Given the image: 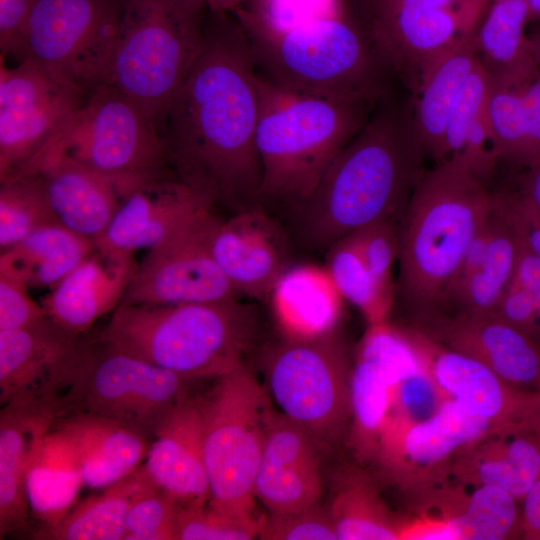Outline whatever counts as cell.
Masks as SVG:
<instances>
[{"label":"cell","mask_w":540,"mask_h":540,"mask_svg":"<svg viewBox=\"0 0 540 540\" xmlns=\"http://www.w3.org/2000/svg\"><path fill=\"white\" fill-rule=\"evenodd\" d=\"M259 103L246 32L233 13L208 10L204 44L165 116L166 166L214 207H258Z\"/></svg>","instance_id":"cell-1"},{"label":"cell","mask_w":540,"mask_h":540,"mask_svg":"<svg viewBox=\"0 0 540 540\" xmlns=\"http://www.w3.org/2000/svg\"><path fill=\"white\" fill-rule=\"evenodd\" d=\"M426 157L413 108L388 94L297 206L304 238L330 248L372 224L399 221Z\"/></svg>","instance_id":"cell-2"},{"label":"cell","mask_w":540,"mask_h":540,"mask_svg":"<svg viewBox=\"0 0 540 540\" xmlns=\"http://www.w3.org/2000/svg\"><path fill=\"white\" fill-rule=\"evenodd\" d=\"M492 207L493 192L460 156L425 170L398 222L395 297L412 323L443 311L465 252Z\"/></svg>","instance_id":"cell-3"},{"label":"cell","mask_w":540,"mask_h":540,"mask_svg":"<svg viewBox=\"0 0 540 540\" xmlns=\"http://www.w3.org/2000/svg\"><path fill=\"white\" fill-rule=\"evenodd\" d=\"M256 73L299 94L379 103L392 78L368 36L343 9L276 26L239 8Z\"/></svg>","instance_id":"cell-4"},{"label":"cell","mask_w":540,"mask_h":540,"mask_svg":"<svg viewBox=\"0 0 540 540\" xmlns=\"http://www.w3.org/2000/svg\"><path fill=\"white\" fill-rule=\"evenodd\" d=\"M256 72V71H255ZM261 201L299 206L378 103L282 89L256 73Z\"/></svg>","instance_id":"cell-5"},{"label":"cell","mask_w":540,"mask_h":540,"mask_svg":"<svg viewBox=\"0 0 540 540\" xmlns=\"http://www.w3.org/2000/svg\"><path fill=\"white\" fill-rule=\"evenodd\" d=\"M252 308L237 299L177 305H119L100 332L106 344L200 381L243 363L253 341Z\"/></svg>","instance_id":"cell-6"},{"label":"cell","mask_w":540,"mask_h":540,"mask_svg":"<svg viewBox=\"0 0 540 540\" xmlns=\"http://www.w3.org/2000/svg\"><path fill=\"white\" fill-rule=\"evenodd\" d=\"M203 0H123L107 84L136 101L160 131L204 44Z\"/></svg>","instance_id":"cell-7"},{"label":"cell","mask_w":540,"mask_h":540,"mask_svg":"<svg viewBox=\"0 0 540 540\" xmlns=\"http://www.w3.org/2000/svg\"><path fill=\"white\" fill-rule=\"evenodd\" d=\"M197 402L203 421V450L209 504L232 516H254V483L261 462L267 390L244 362L217 377Z\"/></svg>","instance_id":"cell-8"},{"label":"cell","mask_w":540,"mask_h":540,"mask_svg":"<svg viewBox=\"0 0 540 540\" xmlns=\"http://www.w3.org/2000/svg\"><path fill=\"white\" fill-rule=\"evenodd\" d=\"M53 159L124 179H147L168 171L156 122L111 84L87 98L32 173Z\"/></svg>","instance_id":"cell-9"},{"label":"cell","mask_w":540,"mask_h":540,"mask_svg":"<svg viewBox=\"0 0 540 540\" xmlns=\"http://www.w3.org/2000/svg\"><path fill=\"white\" fill-rule=\"evenodd\" d=\"M123 0H33L16 60L87 95L107 84Z\"/></svg>","instance_id":"cell-10"},{"label":"cell","mask_w":540,"mask_h":540,"mask_svg":"<svg viewBox=\"0 0 540 540\" xmlns=\"http://www.w3.org/2000/svg\"><path fill=\"white\" fill-rule=\"evenodd\" d=\"M272 399L318 447L339 442L351 420L346 351L333 333L305 340L287 339L271 349L264 363Z\"/></svg>","instance_id":"cell-11"},{"label":"cell","mask_w":540,"mask_h":540,"mask_svg":"<svg viewBox=\"0 0 540 540\" xmlns=\"http://www.w3.org/2000/svg\"><path fill=\"white\" fill-rule=\"evenodd\" d=\"M195 382L118 350L98 336L90 341L82 372L61 416L89 413L153 438L167 416L192 396Z\"/></svg>","instance_id":"cell-12"},{"label":"cell","mask_w":540,"mask_h":540,"mask_svg":"<svg viewBox=\"0 0 540 540\" xmlns=\"http://www.w3.org/2000/svg\"><path fill=\"white\" fill-rule=\"evenodd\" d=\"M0 67V182L31 174L90 95L41 66Z\"/></svg>","instance_id":"cell-13"},{"label":"cell","mask_w":540,"mask_h":540,"mask_svg":"<svg viewBox=\"0 0 540 540\" xmlns=\"http://www.w3.org/2000/svg\"><path fill=\"white\" fill-rule=\"evenodd\" d=\"M90 341L72 336L48 317L0 331V403H38L60 417L85 363Z\"/></svg>","instance_id":"cell-14"},{"label":"cell","mask_w":540,"mask_h":540,"mask_svg":"<svg viewBox=\"0 0 540 540\" xmlns=\"http://www.w3.org/2000/svg\"><path fill=\"white\" fill-rule=\"evenodd\" d=\"M213 216L150 249L120 305H177L237 299L239 293L208 248Z\"/></svg>","instance_id":"cell-15"},{"label":"cell","mask_w":540,"mask_h":540,"mask_svg":"<svg viewBox=\"0 0 540 540\" xmlns=\"http://www.w3.org/2000/svg\"><path fill=\"white\" fill-rule=\"evenodd\" d=\"M351 14L389 75L416 93L424 69L461 36L474 33L484 15L453 8Z\"/></svg>","instance_id":"cell-16"},{"label":"cell","mask_w":540,"mask_h":540,"mask_svg":"<svg viewBox=\"0 0 540 540\" xmlns=\"http://www.w3.org/2000/svg\"><path fill=\"white\" fill-rule=\"evenodd\" d=\"M213 209L207 198L166 171L145 180L125 197L95 246L135 255L209 220L215 216Z\"/></svg>","instance_id":"cell-17"},{"label":"cell","mask_w":540,"mask_h":540,"mask_svg":"<svg viewBox=\"0 0 540 540\" xmlns=\"http://www.w3.org/2000/svg\"><path fill=\"white\" fill-rule=\"evenodd\" d=\"M412 333L441 392L488 421L497 433L535 428L540 422L537 393L509 384L472 357L445 348L415 330Z\"/></svg>","instance_id":"cell-18"},{"label":"cell","mask_w":540,"mask_h":540,"mask_svg":"<svg viewBox=\"0 0 540 540\" xmlns=\"http://www.w3.org/2000/svg\"><path fill=\"white\" fill-rule=\"evenodd\" d=\"M414 330L433 342L483 363L509 384L540 390V344L495 316L436 313Z\"/></svg>","instance_id":"cell-19"},{"label":"cell","mask_w":540,"mask_h":540,"mask_svg":"<svg viewBox=\"0 0 540 540\" xmlns=\"http://www.w3.org/2000/svg\"><path fill=\"white\" fill-rule=\"evenodd\" d=\"M215 262L239 294L269 297L288 266L283 230L259 206L216 218L207 236Z\"/></svg>","instance_id":"cell-20"},{"label":"cell","mask_w":540,"mask_h":540,"mask_svg":"<svg viewBox=\"0 0 540 540\" xmlns=\"http://www.w3.org/2000/svg\"><path fill=\"white\" fill-rule=\"evenodd\" d=\"M318 445L299 425L270 408L254 495L271 513L320 504L323 480Z\"/></svg>","instance_id":"cell-21"},{"label":"cell","mask_w":540,"mask_h":540,"mask_svg":"<svg viewBox=\"0 0 540 540\" xmlns=\"http://www.w3.org/2000/svg\"><path fill=\"white\" fill-rule=\"evenodd\" d=\"M497 433L492 425L446 398L429 417L416 422H387L377 452L388 466L432 471L477 442Z\"/></svg>","instance_id":"cell-22"},{"label":"cell","mask_w":540,"mask_h":540,"mask_svg":"<svg viewBox=\"0 0 540 540\" xmlns=\"http://www.w3.org/2000/svg\"><path fill=\"white\" fill-rule=\"evenodd\" d=\"M133 254L96 248L42 299L46 316L72 336L85 333L96 320L114 311L136 272Z\"/></svg>","instance_id":"cell-23"},{"label":"cell","mask_w":540,"mask_h":540,"mask_svg":"<svg viewBox=\"0 0 540 540\" xmlns=\"http://www.w3.org/2000/svg\"><path fill=\"white\" fill-rule=\"evenodd\" d=\"M32 174L39 175L57 223L94 243L125 197L149 179L112 177L66 159L47 161Z\"/></svg>","instance_id":"cell-24"},{"label":"cell","mask_w":540,"mask_h":540,"mask_svg":"<svg viewBox=\"0 0 540 540\" xmlns=\"http://www.w3.org/2000/svg\"><path fill=\"white\" fill-rule=\"evenodd\" d=\"M150 444L144 469L179 506L209 503L203 450V421L197 397L178 405L162 422Z\"/></svg>","instance_id":"cell-25"},{"label":"cell","mask_w":540,"mask_h":540,"mask_svg":"<svg viewBox=\"0 0 540 540\" xmlns=\"http://www.w3.org/2000/svg\"><path fill=\"white\" fill-rule=\"evenodd\" d=\"M55 410L15 400L0 411V538L27 526L25 477L36 443L57 419Z\"/></svg>","instance_id":"cell-26"},{"label":"cell","mask_w":540,"mask_h":540,"mask_svg":"<svg viewBox=\"0 0 540 540\" xmlns=\"http://www.w3.org/2000/svg\"><path fill=\"white\" fill-rule=\"evenodd\" d=\"M53 427L64 434L77 453L84 485L104 489L142 465L150 444L141 433L89 413H69Z\"/></svg>","instance_id":"cell-27"},{"label":"cell","mask_w":540,"mask_h":540,"mask_svg":"<svg viewBox=\"0 0 540 540\" xmlns=\"http://www.w3.org/2000/svg\"><path fill=\"white\" fill-rule=\"evenodd\" d=\"M275 320L287 339L305 340L333 333L344 300L325 267H288L270 295Z\"/></svg>","instance_id":"cell-28"},{"label":"cell","mask_w":540,"mask_h":540,"mask_svg":"<svg viewBox=\"0 0 540 540\" xmlns=\"http://www.w3.org/2000/svg\"><path fill=\"white\" fill-rule=\"evenodd\" d=\"M453 472L463 482L501 488L522 502L540 477V435L535 428L491 434L461 453Z\"/></svg>","instance_id":"cell-29"},{"label":"cell","mask_w":540,"mask_h":540,"mask_svg":"<svg viewBox=\"0 0 540 540\" xmlns=\"http://www.w3.org/2000/svg\"><path fill=\"white\" fill-rule=\"evenodd\" d=\"M479 61L471 33L446 48L421 75L413 119L427 157L437 163L447 158L445 132L451 106Z\"/></svg>","instance_id":"cell-30"},{"label":"cell","mask_w":540,"mask_h":540,"mask_svg":"<svg viewBox=\"0 0 540 540\" xmlns=\"http://www.w3.org/2000/svg\"><path fill=\"white\" fill-rule=\"evenodd\" d=\"M529 0H489L474 32L479 60L495 83L520 87L538 72L524 30Z\"/></svg>","instance_id":"cell-31"},{"label":"cell","mask_w":540,"mask_h":540,"mask_svg":"<svg viewBox=\"0 0 540 540\" xmlns=\"http://www.w3.org/2000/svg\"><path fill=\"white\" fill-rule=\"evenodd\" d=\"M84 485L75 448L52 427L36 443L25 489L30 511L43 527L58 523L76 504Z\"/></svg>","instance_id":"cell-32"},{"label":"cell","mask_w":540,"mask_h":540,"mask_svg":"<svg viewBox=\"0 0 540 540\" xmlns=\"http://www.w3.org/2000/svg\"><path fill=\"white\" fill-rule=\"evenodd\" d=\"M491 236L483 261L449 293L442 312L467 316H492L512 282L520 251L519 238L493 198Z\"/></svg>","instance_id":"cell-33"},{"label":"cell","mask_w":540,"mask_h":540,"mask_svg":"<svg viewBox=\"0 0 540 540\" xmlns=\"http://www.w3.org/2000/svg\"><path fill=\"white\" fill-rule=\"evenodd\" d=\"M95 249V243L56 223L2 250L0 271L29 287L52 289Z\"/></svg>","instance_id":"cell-34"},{"label":"cell","mask_w":540,"mask_h":540,"mask_svg":"<svg viewBox=\"0 0 540 540\" xmlns=\"http://www.w3.org/2000/svg\"><path fill=\"white\" fill-rule=\"evenodd\" d=\"M153 481L143 464L128 476L77 503L58 523L34 534L48 540H119L136 496Z\"/></svg>","instance_id":"cell-35"},{"label":"cell","mask_w":540,"mask_h":540,"mask_svg":"<svg viewBox=\"0 0 540 540\" xmlns=\"http://www.w3.org/2000/svg\"><path fill=\"white\" fill-rule=\"evenodd\" d=\"M332 488L326 508L337 539H401L405 525L394 518L364 473L345 469Z\"/></svg>","instance_id":"cell-36"},{"label":"cell","mask_w":540,"mask_h":540,"mask_svg":"<svg viewBox=\"0 0 540 540\" xmlns=\"http://www.w3.org/2000/svg\"><path fill=\"white\" fill-rule=\"evenodd\" d=\"M394 388L390 377L378 364L357 355L350 376L351 440L364 458L378 450Z\"/></svg>","instance_id":"cell-37"},{"label":"cell","mask_w":540,"mask_h":540,"mask_svg":"<svg viewBox=\"0 0 540 540\" xmlns=\"http://www.w3.org/2000/svg\"><path fill=\"white\" fill-rule=\"evenodd\" d=\"M511 494L501 488L479 485L463 505L444 520L454 529L457 539L505 540L522 538L521 510Z\"/></svg>","instance_id":"cell-38"},{"label":"cell","mask_w":540,"mask_h":540,"mask_svg":"<svg viewBox=\"0 0 540 540\" xmlns=\"http://www.w3.org/2000/svg\"><path fill=\"white\" fill-rule=\"evenodd\" d=\"M325 268L343 299L358 308L369 326L386 322L395 298L378 285L352 234L329 248Z\"/></svg>","instance_id":"cell-39"},{"label":"cell","mask_w":540,"mask_h":540,"mask_svg":"<svg viewBox=\"0 0 540 540\" xmlns=\"http://www.w3.org/2000/svg\"><path fill=\"white\" fill-rule=\"evenodd\" d=\"M0 183L1 251L38 229L57 223L39 175H25Z\"/></svg>","instance_id":"cell-40"},{"label":"cell","mask_w":540,"mask_h":540,"mask_svg":"<svg viewBox=\"0 0 540 540\" xmlns=\"http://www.w3.org/2000/svg\"><path fill=\"white\" fill-rule=\"evenodd\" d=\"M523 86L512 87L493 81L486 103V122L496 159L526 168Z\"/></svg>","instance_id":"cell-41"},{"label":"cell","mask_w":540,"mask_h":540,"mask_svg":"<svg viewBox=\"0 0 540 540\" xmlns=\"http://www.w3.org/2000/svg\"><path fill=\"white\" fill-rule=\"evenodd\" d=\"M259 520L241 518L211 504L180 506L175 540H250L258 536Z\"/></svg>","instance_id":"cell-42"},{"label":"cell","mask_w":540,"mask_h":540,"mask_svg":"<svg viewBox=\"0 0 540 540\" xmlns=\"http://www.w3.org/2000/svg\"><path fill=\"white\" fill-rule=\"evenodd\" d=\"M179 504L154 482L132 502L124 540H175Z\"/></svg>","instance_id":"cell-43"},{"label":"cell","mask_w":540,"mask_h":540,"mask_svg":"<svg viewBox=\"0 0 540 540\" xmlns=\"http://www.w3.org/2000/svg\"><path fill=\"white\" fill-rule=\"evenodd\" d=\"M492 85L490 73L479 61L459 90L449 112L445 132L447 158L462 152L467 125L486 107Z\"/></svg>","instance_id":"cell-44"},{"label":"cell","mask_w":540,"mask_h":540,"mask_svg":"<svg viewBox=\"0 0 540 540\" xmlns=\"http://www.w3.org/2000/svg\"><path fill=\"white\" fill-rule=\"evenodd\" d=\"M258 536L265 540H337L327 508L320 504L291 513H271L259 519Z\"/></svg>","instance_id":"cell-45"},{"label":"cell","mask_w":540,"mask_h":540,"mask_svg":"<svg viewBox=\"0 0 540 540\" xmlns=\"http://www.w3.org/2000/svg\"><path fill=\"white\" fill-rule=\"evenodd\" d=\"M398 222L381 221L352 234L370 273L381 289L394 298L392 270L398 257Z\"/></svg>","instance_id":"cell-46"},{"label":"cell","mask_w":540,"mask_h":540,"mask_svg":"<svg viewBox=\"0 0 540 540\" xmlns=\"http://www.w3.org/2000/svg\"><path fill=\"white\" fill-rule=\"evenodd\" d=\"M28 288L18 277L0 271V331L27 327L47 317Z\"/></svg>","instance_id":"cell-47"},{"label":"cell","mask_w":540,"mask_h":540,"mask_svg":"<svg viewBox=\"0 0 540 540\" xmlns=\"http://www.w3.org/2000/svg\"><path fill=\"white\" fill-rule=\"evenodd\" d=\"M493 197L521 243L540 258V214L520 193L501 191L493 193Z\"/></svg>","instance_id":"cell-48"},{"label":"cell","mask_w":540,"mask_h":540,"mask_svg":"<svg viewBox=\"0 0 540 540\" xmlns=\"http://www.w3.org/2000/svg\"><path fill=\"white\" fill-rule=\"evenodd\" d=\"M489 0H345L351 13L386 12L404 8H453L485 13Z\"/></svg>","instance_id":"cell-49"},{"label":"cell","mask_w":540,"mask_h":540,"mask_svg":"<svg viewBox=\"0 0 540 540\" xmlns=\"http://www.w3.org/2000/svg\"><path fill=\"white\" fill-rule=\"evenodd\" d=\"M33 0H0L1 55L16 58Z\"/></svg>","instance_id":"cell-50"},{"label":"cell","mask_w":540,"mask_h":540,"mask_svg":"<svg viewBox=\"0 0 540 540\" xmlns=\"http://www.w3.org/2000/svg\"><path fill=\"white\" fill-rule=\"evenodd\" d=\"M526 128V168L540 161V70L522 87Z\"/></svg>","instance_id":"cell-51"},{"label":"cell","mask_w":540,"mask_h":540,"mask_svg":"<svg viewBox=\"0 0 540 540\" xmlns=\"http://www.w3.org/2000/svg\"><path fill=\"white\" fill-rule=\"evenodd\" d=\"M513 279L526 290L531 299L538 324L537 342L540 344V258L529 251L521 241Z\"/></svg>","instance_id":"cell-52"},{"label":"cell","mask_w":540,"mask_h":540,"mask_svg":"<svg viewBox=\"0 0 540 540\" xmlns=\"http://www.w3.org/2000/svg\"><path fill=\"white\" fill-rule=\"evenodd\" d=\"M522 538L540 540V477L522 500Z\"/></svg>","instance_id":"cell-53"},{"label":"cell","mask_w":540,"mask_h":540,"mask_svg":"<svg viewBox=\"0 0 540 540\" xmlns=\"http://www.w3.org/2000/svg\"><path fill=\"white\" fill-rule=\"evenodd\" d=\"M519 193L540 214V161L528 169Z\"/></svg>","instance_id":"cell-54"},{"label":"cell","mask_w":540,"mask_h":540,"mask_svg":"<svg viewBox=\"0 0 540 540\" xmlns=\"http://www.w3.org/2000/svg\"><path fill=\"white\" fill-rule=\"evenodd\" d=\"M209 10L234 13L241 8L247 0H203Z\"/></svg>","instance_id":"cell-55"},{"label":"cell","mask_w":540,"mask_h":540,"mask_svg":"<svg viewBox=\"0 0 540 540\" xmlns=\"http://www.w3.org/2000/svg\"><path fill=\"white\" fill-rule=\"evenodd\" d=\"M530 49L540 70V36L529 38Z\"/></svg>","instance_id":"cell-56"},{"label":"cell","mask_w":540,"mask_h":540,"mask_svg":"<svg viewBox=\"0 0 540 540\" xmlns=\"http://www.w3.org/2000/svg\"><path fill=\"white\" fill-rule=\"evenodd\" d=\"M540 20V0H529V21Z\"/></svg>","instance_id":"cell-57"},{"label":"cell","mask_w":540,"mask_h":540,"mask_svg":"<svg viewBox=\"0 0 540 540\" xmlns=\"http://www.w3.org/2000/svg\"><path fill=\"white\" fill-rule=\"evenodd\" d=\"M268 0H247L241 8L254 10L261 7Z\"/></svg>","instance_id":"cell-58"},{"label":"cell","mask_w":540,"mask_h":540,"mask_svg":"<svg viewBox=\"0 0 540 540\" xmlns=\"http://www.w3.org/2000/svg\"><path fill=\"white\" fill-rule=\"evenodd\" d=\"M535 430H536V431L538 432V434L540 435V422L536 425Z\"/></svg>","instance_id":"cell-59"},{"label":"cell","mask_w":540,"mask_h":540,"mask_svg":"<svg viewBox=\"0 0 540 540\" xmlns=\"http://www.w3.org/2000/svg\"><path fill=\"white\" fill-rule=\"evenodd\" d=\"M537 394H538V400H539V409H540V390H539V392H538Z\"/></svg>","instance_id":"cell-60"}]
</instances>
